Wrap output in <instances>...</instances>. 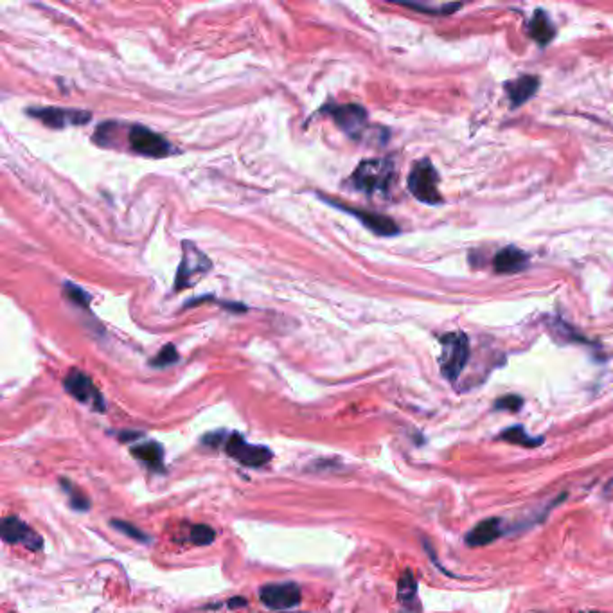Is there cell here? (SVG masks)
<instances>
[{"instance_id": "obj_1", "label": "cell", "mask_w": 613, "mask_h": 613, "mask_svg": "<svg viewBox=\"0 0 613 613\" xmlns=\"http://www.w3.org/2000/svg\"><path fill=\"white\" fill-rule=\"evenodd\" d=\"M396 179V167L391 158H367L356 166L349 183L365 195L387 192Z\"/></svg>"}, {"instance_id": "obj_2", "label": "cell", "mask_w": 613, "mask_h": 613, "mask_svg": "<svg viewBox=\"0 0 613 613\" xmlns=\"http://www.w3.org/2000/svg\"><path fill=\"white\" fill-rule=\"evenodd\" d=\"M441 356H439V365L444 378L450 381H455L460 376L462 369L468 363L469 358V342L462 331L448 333L441 337Z\"/></svg>"}, {"instance_id": "obj_3", "label": "cell", "mask_w": 613, "mask_h": 613, "mask_svg": "<svg viewBox=\"0 0 613 613\" xmlns=\"http://www.w3.org/2000/svg\"><path fill=\"white\" fill-rule=\"evenodd\" d=\"M439 175L435 167L432 166L430 160H419L414 164L412 171L409 175V191L412 192L414 198L428 205L443 204V196L437 189Z\"/></svg>"}, {"instance_id": "obj_4", "label": "cell", "mask_w": 613, "mask_h": 613, "mask_svg": "<svg viewBox=\"0 0 613 613\" xmlns=\"http://www.w3.org/2000/svg\"><path fill=\"white\" fill-rule=\"evenodd\" d=\"M182 245H183L182 263H180L179 273H176V279H175L176 292L183 290V288H188V286H192L198 279H202L205 273L213 268L209 257L205 256L202 250H198V248L195 247V243L183 241Z\"/></svg>"}, {"instance_id": "obj_5", "label": "cell", "mask_w": 613, "mask_h": 613, "mask_svg": "<svg viewBox=\"0 0 613 613\" xmlns=\"http://www.w3.org/2000/svg\"><path fill=\"white\" fill-rule=\"evenodd\" d=\"M128 144L135 153L144 157L160 158L171 153V144L164 137L141 124H135L128 130Z\"/></svg>"}, {"instance_id": "obj_6", "label": "cell", "mask_w": 613, "mask_h": 613, "mask_svg": "<svg viewBox=\"0 0 613 613\" xmlns=\"http://www.w3.org/2000/svg\"><path fill=\"white\" fill-rule=\"evenodd\" d=\"M27 114L34 119H38L49 128H67V126H80L90 121V112L74 110V108H58V107H34L27 110Z\"/></svg>"}, {"instance_id": "obj_7", "label": "cell", "mask_w": 613, "mask_h": 613, "mask_svg": "<svg viewBox=\"0 0 613 613\" xmlns=\"http://www.w3.org/2000/svg\"><path fill=\"white\" fill-rule=\"evenodd\" d=\"M225 450L229 457L238 460L239 464L248 466V468H261V466L268 464L273 457L268 448L247 443L239 434H232L227 439Z\"/></svg>"}, {"instance_id": "obj_8", "label": "cell", "mask_w": 613, "mask_h": 613, "mask_svg": "<svg viewBox=\"0 0 613 613\" xmlns=\"http://www.w3.org/2000/svg\"><path fill=\"white\" fill-rule=\"evenodd\" d=\"M63 387L70 396L76 398V400L81 401V403L90 404L96 412H105V409H107V407H105V400H103V394L98 391V387L94 385L92 378L86 376L85 372L73 369V371L67 374V378H65Z\"/></svg>"}, {"instance_id": "obj_9", "label": "cell", "mask_w": 613, "mask_h": 613, "mask_svg": "<svg viewBox=\"0 0 613 613\" xmlns=\"http://www.w3.org/2000/svg\"><path fill=\"white\" fill-rule=\"evenodd\" d=\"M324 112H329L335 123L344 130L351 139H360L367 130V112L360 105L347 103V105H328Z\"/></svg>"}, {"instance_id": "obj_10", "label": "cell", "mask_w": 613, "mask_h": 613, "mask_svg": "<svg viewBox=\"0 0 613 613\" xmlns=\"http://www.w3.org/2000/svg\"><path fill=\"white\" fill-rule=\"evenodd\" d=\"M259 599L270 610H290L301 603V588L295 583H270L261 586Z\"/></svg>"}, {"instance_id": "obj_11", "label": "cell", "mask_w": 613, "mask_h": 613, "mask_svg": "<svg viewBox=\"0 0 613 613\" xmlns=\"http://www.w3.org/2000/svg\"><path fill=\"white\" fill-rule=\"evenodd\" d=\"M0 534L6 543H22L29 550H40L43 547V540L27 527L17 516H6L0 524Z\"/></svg>"}, {"instance_id": "obj_12", "label": "cell", "mask_w": 613, "mask_h": 613, "mask_svg": "<svg viewBox=\"0 0 613 613\" xmlns=\"http://www.w3.org/2000/svg\"><path fill=\"white\" fill-rule=\"evenodd\" d=\"M328 202H329V204L335 205V207H338V209H340V211H344V213L353 214V216L356 218V220H360V222H362L363 225L367 227V229L372 230L374 234H378V236H394V234H398V232H400V229H398L396 223L392 222L391 218L384 216V214H376V213H371V211H362V209H351V207H345V205H338V204H335V202H331V200H328Z\"/></svg>"}, {"instance_id": "obj_13", "label": "cell", "mask_w": 613, "mask_h": 613, "mask_svg": "<svg viewBox=\"0 0 613 613\" xmlns=\"http://www.w3.org/2000/svg\"><path fill=\"white\" fill-rule=\"evenodd\" d=\"M502 534H504L502 520L487 518V520H482L480 524L475 525V527L466 534V543H468L469 547H484L493 543L494 540H499Z\"/></svg>"}, {"instance_id": "obj_14", "label": "cell", "mask_w": 613, "mask_h": 613, "mask_svg": "<svg viewBox=\"0 0 613 613\" xmlns=\"http://www.w3.org/2000/svg\"><path fill=\"white\" fill-rule=\"evenodd\" d=\"M529 263V256L516 247H506L494 256L493 266L499 273H516L524 270Z\"/></svg>"}, {"instance_id": "obj_15", "label": "cell", "mask_w": 613, "mask_h": 613, "mask_svg": "<svg viewBox=\"0 0 613 613\" xmlns=\"http://www.w3.org/2000/svg\"><path fill=\"white\" fill-rule=\"evenodd\" d=\"M538 86H540V81L536 76H522L511 83H507L506 92L513 107H520L536 94Z\"/></svg>"}, {"instance_id": "obj_16", "label": "cell", "mask_w": 613, "mask_h": 613, "mask_svg": "<svg viewBox=\"0 0 613 613\" xmlns=\"http://www.w3.org/2000/svg\"><path fill=\"white\" fill-rule=\"evenodd\" d=\"M130 452H132V455L135 459L142 460V462H146L151 468H162V459H164V448H162V444L155 443V441H146V443L133 446Z\"/></svg>"}, {"instance_id": "obj_17", "label": "cell", "mask_w": 613, "mask_h": 613, "mask_svg": "<svg viewBox=\"0 0 613 613\" xmlns=\"http://www.w3.org/2000/svg\"><path fill=\"white\" fill-rule=\"evenodd\" d=\"M529 34H531L540 45H547V43L554 38L556 31H554V26L550 24L549 17H547L543 11H536L533 20L529 22Z\"/></svg>"}, {"instance_id": "obj_18", "label": "cell", "mask_w": 613, "mask_h": 613, "mask_svg": "<svg viewBox=\"0 0 613 613\" xmlns=\"http://www.w3.org/2000/svg\"><path fill=\"white\" fill-rule=\"evenodd\" d=\"M398 599L404 606H412L418 600V583L410 570H404L398 583Z\"/></svg>"}, {"instance_id": "obj_19", "label": "cell", "mask_w": 613, "mask_h": 613, "mask_svg": "<svg viewBox=\"0 0 613 613\" xmlns=\"http://www.w3.org/2000/svg\"><path fill=\"white\" fill-rule=\"evenodd\" d=\"M500 439L502 441H507V443L511 444H518V446H525V448H534V446H540L543 443V437H531V435L525 432L524 426H511V428H507L500 434Z\"/></svg>"}, {"instance_id": "obj_20", "label": "cell", "mask_w": 613, "mask_h": 613, "mask_svg": "<svg viewBox=\"0 0 613 613\" xmlns=\"http://www.w3.org/2000/svg\"><path fill=\"white\" fill-rule=\"evenodd\" d=\"M61 487L68 493V497H70V506H73L76 511H89L90 500L86 499L85 494H81L80 491L74 487V484H70L67 478H61Z\"/></svg>"}, {"instance_id": "obj_21", "label": "cell", "mask_w": 613, "mask_h": 613, "mask_svg": "<svg viewBox=\"0 0 613 613\" xmlns=\"http://www.w3.org/2000/svg\"><path fill=\"white\" fill-rule=\"evenodd\" d=\"M214 538H216V533H214L209 525L198 524L191 527V541L195 545H211Z\"/></svg>"}, {"instance_id": "obj_22", "label": "cell", "mask_w": 613, "mask_h": 613, "mask_svg": "<svg viewBox=\"0 0 613 613\" xmlns=\"http://www.w3.org/2000/svg\"><path fill=\"white\" fill-rule=\"evenodd\" d=\"M179 362V351L173 344H166L160 349V353L151 360V365L153 367H167L171 363Z\"/></svg>"}, {"instance_id": "obj_23", "label": "cell", "mask_w": 613, "mask_h": 613, "mask_svg": "<svg viewBox=\"0 0 613 613\" xmlns=\"http://www.w3.org/2000/svg\"><path fill=\"white\" fill-rule=\"evenodd\" d=\"M110 525L115 529V531L123 533L124 536H130L132 540L148 541V536H146L142 531H139V529H137L133 524H128V522H123V520H112Z\"/></svg>"}, {"instance_id": "obj_24", "label": "cell", "mask_w": 613, "mask_h": 613, "mask_svg": "<svg viewBox=\"0 0 613 613\" xmlns=\"http://www.w3.org/2000/svg\"><path fill=\"white\" fill-rule=\"evenodd\" d=\"M65 294L68 295V298H70V303L77 304V306H83V308L89 306L90 295L86 294V292L81 290L80 286L70 285V282H67V288H65Z\"/></svg>"}, {"instance_id": "obj_25", "label": "cell", "mask_w": 613, "mask_h": 613, "mask_svg": "<svg viewBox=\"0 0 613 613\" xmlns=\"http://www.w3.org/2000/svg\"><path fill=\"white\" fill-rule=\"evenodd\" d=\"M522 404H524V400H522V398L515 396V394H509V396H504L500 398V400L494 401V409L516 412V410L522 409Z\"/></svg>"}, {"instance_id": "obj_26", "label": "cell", "mask_w": 613, "mask_h": 613, "mask_svg": "<svg viewBox=\"0 0 613 613\" xmlns=\"http://www.w3.org/2000/svg\"><path fill=\"white\" fill-rule=\"evenodd\" d=\"M404 8H412V9H419V11H434V13H452V11H457V9L459 8H462V6L460 4H448V6H444V8H441V9H430V8H425V6H418V4H404Z\"/></svg>"}, {"instance_id": "obj_27", "label": "cell", "mask_w": 613, "mask_h": 613, "mask_svg": "<svg viewBox=\"0 0 613 613\" xmlns=\"http://www.w3.org/2000/svg\"><path fill=\"white\" fill-rule=\"evenodd\" d=\"M142 434L141 432H121L119 439L123 443H128V441H137V439H141Z\"/></svg>"}, {"instance_id": "obj_28", "label": "cell", "mask_w": 613, "mask_h": 613, "mask_svg": "<svg viewBox=\"0 0 613 613\" xmlns=\"http://www.w3.org/2000/svg\"><path fill=\"white\" fill-rule=\"evenodd\" d=\"M227 605H229V608H232V610L245 608V606H247V599H243V597H232V599H230Z\"/></svg>"}, {"instance_id": "obj_29", "label": "cell", "mask_w": 613, "mask_h": 613, "mask_svg": "<svg viewBox=\"0 0 613 613\" xmlns=\"http://www.w3.org/2000/svg\"><path fill=\"white\" fill-rule=\"evenodd\" d=\"M577 613H603V612H577Z\"/></svg>"}]
</instances>
